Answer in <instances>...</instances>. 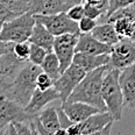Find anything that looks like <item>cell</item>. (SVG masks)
Returning a JSON list of instances; mask_svg holds the SVG:
<instances>
[{"instance_id": "cell-42", "label": "cell", "mask_w": 135, "mask_h": 135, "mask_svg": "<svg viewBox=\"0 0 135 135\" xmlns=\"http://www.w3.org/2000/svg\"><path fill=\"white\" fill-rule=\"evenodd\" d=\"M2 25H4V22L0 21V32H1V28H2Z\"/></svg>"}, {"instance_id": "cell-16", "label": "cell", "mask_w": 135, "mask_h": 135, "mask_svg": "<svg viewBox=\"0 0 135 135\" xmlns=\"http://www.w3.org/2000/svg\"><path fill=\"white\" fill-rule=\"evenodd\" d=\"M70 8L63 0H33L29 13L33 15H51L61 12H66Z\"/></svg>"}, {"instance_id": "cell-9", "label": "cell", "mask_w": 135, "mask_h": 135, "mask_svg": "<svg viewBox=\"0 0 135 135\" xmlns=\"http://www.w3.org/2000/svg\"><path fill=\"white\" fill-rule=\"evenodd\" d=\"M38 114V113H37ZM36 114H30L23 106L9 99L5 93L0 95V123L4 126L11 122H29Z\"/></svg>"}, {"instance_id": "cell-4", "label": "cell", "mask_w": 135, "mask_h": 135, "mask_svg": "<svg viewBox=\"0 0 135 135\" xmlns=\"http://www.w3.org/2000/svg\"><path fill=\"white\" fill-rule=\"evenodd\" d=\"M35 22V16L30 13L22 14L9 21L4 22L0 32V40L13 43L28 41Z\"/></svg>"}, {"instance_id": "cell-1", "label": "cell", "mask_w": 135, "mask_h": 135, "mask_svg": "<svg viewBox=\"0 0 135 135\" xmlns=\"http://www.w3.org/2000/svg\"><path fill=\"white\" fill-rule=\"evenodd\" d=\"M107 66L108 65L99 66L86 72V75L74 89L66 101H81L97 107L100 112H106L105 103L101 97V86L104 74Z\"/></svg>"}, {"instance_id": "cell-17", "label": "cell", "mask_w": 135, "mask_h": 135, "mask_svg": "<svg viewBox=\"0 0 135 135\" xmlns=\"http://www.w3.org/2000/svg\"><path fill=\"white\" fill-rule=\"evenodd\" d=\"M72 63L79 65L86 72H89L99 66L108 65L109 54L92 55V54H85V52H76L74 56V60H72Z\"/></svg>"}, {"instance_id": "cell-37", "label": "cell", "mask_w": 135, "mask_h": 135, "mask_svg": "<svg viewBox=\"0 0 135 135\" xmlns=\"http://www.w3.org/2000/svg\"><path fill=\"white\" fill-rule=\"evenodd\" d=\"M65 4H68L70 7L75 6V5H79V4H84V0H63Z\"/></svg>"}, {"instance_id": "cell-8", "label": "cell", "mask_w": 135, "mask_h": 135, "mask_svg": "<svg viewBox=\"0 0 135 135\" xmlns=\"http://www.w3.org/2000/svg\"><path fill=\"white\" fill-rule=\"evenodd\" d=\"M79 34L66 33L55 36L52 51L56 54V56L58 57V61H60L61 74L72 63L74 56L76 54V46H77Z\"/></svg>"}, {"instance_id": "cell-10", "label": "cell", "mask_w": 135, "mask_h": 135, "mask_svg": "<svg viewBox=\"0 0 135 135\" xmlns=\"http://www.w3.org/2000/svg\"><path fill=\"white\" fill-rule=\"evenodd\" d=\"M28 62L16 57L13 52V48L0 56V83L2 89H8L13 84L15 77Z\"/></svg>"}, {"instance_id": "cell-22", "label": "cell", "mask_w": 135, "mask_h": 135, "mask_svg": "<svg viewBox=\"0 0 135 135\" xmlns=\"http://www.w3.org/2000/svg\"><path fill=\"white\" fill-rule=\"evenodd\" d=\"M9 7V9L15 14V16L29 13L33 0H2Z\"/></svg>"}, {"instance_id": "cell-13", "label": "cell", "mask_w": 135, "mask_h": 135, "mask_svg": "<svg viewBox=\"0 0 135 135\" xmlns=\"http://www.w3.org/2000/svg\"><path fill=\"white\" fill-rule=\"evenodd\" d=\"M111 51H112V46L98 41L95 37H93V35L91 33L79 34L77 46H76V52L103 55V54H111Z\"/></svg>"}, {"instance_id": "cell-40", "label": "cell", "mask_w": 135, "mask_h": 135, "mask_svg": "<svg viewBox=\"0 0 135 135\" xmlns=\"http://www.w3.org/2000/svg\"><path fill=\"white\" fill-rule=\"evenodd\" d=\"M5 127H6V126H4V125H1V123H0V133H2V132H4Z\"/></svg>"}, {"instance_id": "cell-28", "label": "cell", "mask_w": 135, "mask_h": 135, "mask_svg": "<svg viewBox=\"0 0 135 135\" xmlns=\"http://www.w3.org/2000/svg\"><path fill=\"white\" fill-rule=\"evenodd\" d=\"M97 25V20L88 18V16H84L78 21V28H79L80 33H92V30L94 29Z\"/></svg>"}, {"instance_id": "cell-32", "label": "cell", "mask_w": 135, "mask_h": 135, "mask_svg": "<svg viewBox=\"0 0 135 135\" xmlns=\"http://www.w3.org/2000/svg\"><path fill=\"white\" fill-rule=\"evenodd\" d=\"M14 18H16L15 14L9 9V7H8L2 0H0V21L6 22V21L12 20Z\"/></svg>"}, {"instance_id": "cell-25", "label": "cell", "mask_w": 135, "mask_h": 135, "mask_svg": "<svg viewBox=\"0 0 135 135\" xmlns=\"http://www.w3.org/2000/svg\"><path fill=\"white\" fill-rule=\"evenodd\" d=\"M13 52L16 55V57L20 60L28 62L30 54V42L29 41H22L16 42L13 44Z\"/></svg>"}, {"instance_id": "cell-43", "label": "cell", "mask_w": 135, "mask_h": 135, "mask_svg": "<svg viewBox=\"0 0 135 135\" xmlns=\"http://www.w3.org/2000/svg\"><path fill=\"white\" fill-rule=\"evenodd\" d=\"M0 86H1V83H0Z\"/></svg>"}, {"instance_id": "cell-6", "label": "cell", "mask_w": 135, "mask_h": 135, "mask_svg": "<svg viewBox=\"0 0 135 135\" xmlns=\"http://www.w3.org/2000/svg\"><path fill=\"white\" fill-rule=\"evenodd\" d=\"M86 75V71L75 63H71L69 66L60 75V77L54 80V88L60 93V100L62 103L68 100L69 95L74 89L79 84V81Z\"/></svg>"}, {"instance_id": "cell-30", "label": "cell", "mask_w": 135, "mask_h": 135, "mask_svg": "<svg viewBox=\"0 0 135 135\" xmlns=\"http://www.w3.org/2000/svg\"><path fill=\"white\" fill-rule=\"evenodd\" d=\"M84 5V13H85V16L91 19H94V20H98V19H101L103 16V12L94 5H90V4H83Z\"/></svg>"}, {"instance_id": "cell-11", "label": "cell", "mask_w": 135, "mask_h": 135, "mask_svg": "<svg viewBox=\"0 0 135 135\" xmlns=\"http://www.w3.org/2000/svg\"><path fill=\"white\" fill-rule=\"evenodd\" d=\"M120 86L123 95V105L126 108L135 109V64L120 71Z\"/></svg>"}, {"instance_id": "cell-20", "label": "cell", "mask_w": 135, "mask_h": 135, "mask_svg": "<svg viewBox=\"0 0 135 135\" xmlns=\"http://www.w3.org/2000/svg\"><path fill=\"white\" fill-rule=\"evenodd\" d=\"M38 119H40L43 128L47 131L48 135L55 134L61 128L56 107H44L38 113Z\"/></svg>"}, {"instance_id": "cell-33", "label": "cell", "mask_w": 135, "mask_h": 135, "mask_svg": "<svg viewBox=\"0 0 135 135\" xmlns=\"http://www.w3.org/2000/svg\"><path fill=\"white\" fill-rule=\"evenodd\" d=\"M14 127H15L16 134L18 135H26V134H33V131L29 126V122H23V121H16L13 122Z\"/></svg>"}, {"instance_id": "cell-15", "label": "cell", "mask_w": 135, "mask_h": 135, "mask_svg": "<svg viewBox=\"0 0 135 135\" xmlns=\"http://www.w3.org/2000/svg\"><path fill=\"white\" fill-rule=\"evenodd\" d=\"M111 121H114V119L107 111L92 114L86 120L78 122L80 135H95L101 128L105 127Z\"/></svg>"}, {"instance_id": "cell-21", "label": "cell", "mask_w": 135, "mask_h": 135, "mask_svg": "<svg viewBox=\"0 0 135 135\" xmlns=\"http://www.w3.org/2000/svg\"><path fill=\"white\" fill-rule=\"evenodd\" d=\"M40 66H41L42 71L48 74L54 80H56L58 77H60V75H61L60 61H58V57L56 56V54L54 51L48 52Z\"/></svg>"}, {"instance_id": "cell-35", "label": "cell", "mask_w": 135, "mask_h": 135, "mask_svg": "<svg viewBox=\"0 0 135 135\" xmlns=\"http://www.w3.org/2000/svg\"><path fill=\"white\" fill-rule=\"evenodd\" d=\"M13 42H5L2 40H0V56H2L5 52H7L9 49L13 48Z\"/></svg>"}, {"instance_id": "cell-29", "label": "cell", "mask_w": 135, "mask_h": 135, "mask_svg": "<svg viewBox=\"0 0 135 135\" xmlns=\"http://www.w3.org/2000/svg\"><path fill=\"white\" fill-rule=\"evenodd\" d=\"M66 14L69 15L70 19H72L74 21L78 22L81 18H84V16H85V13H84V5L79 4V5L71 6L69 9L66 11Z\"/></svg>"}, {"instance_id": "cell-36", "label": "cell", "mask_w": 135, "mask_h": 135, "mask_svg": "<svg viewBox=\"0 0 135 135\" xmlns=\"http://www.w3.org/2000/svg\"><path fill=\"white\" fill-rule=\"evenodd\" d=\"M113 122L114 121H111V122H108L107 125L105 126V127H103L100 129L99 132H98L95 135H109L111 134V129H112V126H113Z\"/></svg>"}, {"instance_id": "cell-41", "label": "cell", "mask_w": 135, "mask_h": 135, "mask_svg": "<svg viewBox=\"0 0 135 135\" xmlns=\"http://www.w3.org/2000/svg\"><path fill=\"white\" fill-rule=\"evenodd\" d=\"M4 91H5V89H2L1 86H0V95H1L2 93H4Z\"/></svg>"}, {"instance_id": "cell-34", "label": "cell", "mask_w": 135, "mask_h": 135, "mask_svg": "<svg viewBox=\"0 0 135 135\" xmlns=\"http://www.w3.org/2000/svg\"><path fill=\"white\" fill-rule=\"evenodd\" d=\"M57 109V114H58V119H60V125L62 128H68L70 127L71 125H74V122L71 121V120L69 119V117L65 114V112L63 111V108L62 107H56Z\"/></svg>"}, {"instance_id": "cell-18", "label": "cell", "mask_w": 135, "mask_h": 135, "mask_svg": "<svg viewBox=\"0 0 135 135\" xmlns=\"http://www.w3.org/2000/svg\"><path fill=\"white\" fill-rule=\"evenodd\" d=\"M28 41H29L30 43L37 44V46L44 48V49L49 52V51H52L55 36L52 35L41 22L36 21L33 27L32 34H30Z\"/></svg>"}, {"instance_id": "cell-5", "label": "cell", "mask_w": 135, "mask_h": 135, "mask_svg": "<svg viewBox=\"0 0 135 135\" xmlns=\"http://www.w3.org/2000/svg\"><path fill=\"white\" fill-rule=\"evenodd\" d=\"M35 20L41 22L44 27L49 30L54 36H58L62 34L71 33V34H79L78 22L74 21L69 18L66 12H61L51 15H34Z\"/></svg>"}, {"instance_id": "cell-19", "label": "cell", "mask_w": 135, "mask_h": 135, "mask_svg": "<svg viewBox=\"0 0 135 135\" xmlns=\"http://www.w3.org/2000/svg\"><path fill=\"white\" fill-rule=\"evenodd\" d=\"M91 34L98 41L104 42V43L109 44V46H113V44H115L117 42L121 40V37L115 32L114 25L108 21L101 22L100 25H97Z\"/></svg>"}, {"instance_id": "cell-24", "label": "cell", "mask_w": 135, "mask_h": 135, "mask_svg": "<svg viewBox=\"0 0 135 135\" xmlns=\"http://www.w3.org/2000/svg\"><path fill=\"white\" fill-rule=\"evenodd\" d=\"M47 54H48V51L44 48L37 46V44L30 43V54H29L28 62L35 64V65H41V63L43 62Z\"/></svg>"}, {"instance_id": "cell-27", "label": "cell", "mask_w": 135, "mask_h": 135, "mask_svg": "<svg viewBox=\"0 0 135 135\" xmlns=\"http://www.w3.org/2000/svg\"><path fill=\"white\" fill-rule=\"evenodd\" d=\"M54 86V79L48 74L41 71L36 78V88L40 90H48Z\"/></svg>"}, {"instance_id": "cell-14", "label": "cell", "mask_w": 135, "mask_h": 135, "mask_svg": "<svg viewBox=\"0 0 135 135\" xmlns=\"http://www.w3.org/2000/svg\"><path fill=\"white\" fill-rule=\"evenodd\" d=\"M61 107L74 123L81 122L89 117H91L92 114L100 112L97 107L86 103H81V101H64L62 103Z\"/></svg>"}, {"instance_id": "cell-2", "label": "cell", "mask_w": 135, "mask_h": 135, "mask_svg": "<svg viewBox=\"0 0 135 135\" xmlns=\"http://www.w3.org/2000/svg\"><path fill=\"white\" fill-rule=\"evenodd\" d=\"M42 71L40 65L28 63L20 70V72L15 77L13 84L4 91V93L9 99L20 104L21 106H26L29 103L30 98L36 89V78Z\"/></svg>"}, {"instance_id": "cell-12", "label": "cell", "mask_w": 135, "mask_h": 135, "mask_svg": "<svg viewBox=\"0 0 135 135\" xmlns=\"http://www.w3.org/2000/svg\"><path fill=\"white\" fill-rule=\"evenodd\" d=\"M60 99V93L54 86L48 90H40L36 88L30 98L29 103L25 106V109L30 114H37L49 103Z\"/></svg>"}, {"instance_id": "cell-38", "label": "cell", "mask_w": 135, "mask_h": 135, "mask_svg": "<svg viewBox=\"0 0 135 135\" xmlns=\"http://www.w3.org/2000/svg\"><path fill=\"white\" fill-rule=\"evenodd\" d=\"M131 40L135 41V20L133 21V23H132V34H131Z\"/></svg>"}, {"instance_id": "cell-7", "label": "cell", "mask_w": 135, "mask_h": 135, "mask_svg": "<svg viewBox=\"0 0 135 135\" xmlns=\"http://www.w3.org/2000/svg\"><path fill=\"white\" fill-rule=\"evenodd\" d=\"M135 64V41L131 38H121L112 46L108 66L122 70Z\"/></svg>"}, {"instance_id": "cell-23", "label": "cell", "mask_w": 135, "mask_h": 135, "mask_svg": "<svg viewBox=\"0 0 135 135\" xmlns=\"http://www.w3.org/2000/svg\"><path fill=\"white\" fill-rule=\"evenodd\" d=\"M112 23L114 25L115 28V32L118 33V35L120 36L121 38L131 37V34H132V23L133 21L129 20L127 18H119L117 20H114Z\"/></svg>"}, {"instance_id": "cell-31", "label": "cell", "mask_w": 135, "mask_h": 135, "mask_svg": "<svg viewBox=\"0 0 135 135\" xmlns=\"http://www.w3.org/2000/svg\"><path fill=\"white\" fill-rule=\"evenodd\" d=\"M84 4H90V5H94L97 6L99 9L103 12V16H101L100 21L104 22V19L106 16L108 9V5H109V0H84Z\"/></svg>"}, {"instance_id": "cell-26", "label": "cell", "mask_w": 135, "mask_h": 135, "mask_svg": "<svg viewBox=\"0 0 135 135\" xmlns=\"http://www.w3.org/2000/svg\"><path fill=\"white\" fill-rule=\"evenodd\" d=\"M132 4H135V0H109V5H108V9H107V13H106V16L104 19V22L107 21L108 16L111 15L112 13H114L115 11L120 9L122 7H126V6H129Z\"/></svg>"}, {"instance_id": "cell-39", "label": "cell", "mask_w": 135, "mask_h": 135, "mask_svg": "<svg viewBox=\"0 0 135 135\" xmlns=\"http://www.w3.org/2000/svg\"><path fill=\"white\" fill-rule=\"evenodd\" d=\"M65 134H68L66 133V129L65 128H62V127L55 133V135H65Z\"/></svg>"}, {"instance_id": "cell-3", "label": "cell", "mask_w": 135, "mask_h": 135, "mask_svg": "<svg viewBox=\"0 0 135 135\" xmlns=\"http://www.w3.org/2000/svg\"><path fill=\"white\" fill-rule=\"evenodd\" d=\"M121 70L107 66L103 78L101 86V97L105 103L106 111L112 115L114 121H120L122 118V112L125 108L123 95L120 86L119 76Z\"/></svg>"}]
</instances>
